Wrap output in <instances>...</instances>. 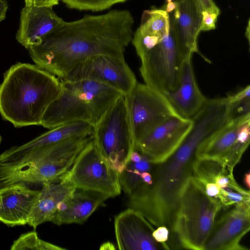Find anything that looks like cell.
<instances>
[{
  "label": "cell",
  "instance_id": "cell-1",
  "mask_svg": "<svg viewBox=\"0 0 250 250\" xmlns=\"http://www.w3.org/2000/svg\"><path fill=\"white\" fill-rule=\"evenodd\" d=\"M134 19L126 9L63 21L28 49L36 64L60 79L87 58L104 54L125 59L133 35Z\"/></svg>",
  "mask_w": 250,
  "mask_h": 250
},
{
  "label": "cell",
  "instance_id": "cell-2",
  "mask_svg": "<svg viewBox=\"0 0 250 250\" xmlns=\"http://www.w3.org/2000/svg\"><path fill=\"white\" fill-rule=\"evenodd\" d=\"M204 139L196 129L189 131L179 148L164 162L153 164L152 183H143L130 195L128 206L153 226L171 228L180 193L191 174L196 148Z\"/></svg>",
  "mask_w": 250,
  "mask_h": 250
},
{
  "label": "cell",
  "instance_id": "cell-3",
  "mask_svg": "<svg viewBox=\"0 0 250 250\" xmlns=\"http://www.w3.org/2000/svg\"><path fill=\"white\" fill-rule=\"evenodd\" d=\"M61 80L37 65L17 62L0 84V114L15 127L41 125L49 105L57 97Z\"/></svg>",
  "mask_w": 250,
  "mask_h": 250
},
{
  "label": "cell",
  "instance_id": "cell-4",
  "mask_svg": "<svg viewBox=\"0 0 250 250\" xmlns=\"http://www.w3.org/2000/svg\"><path fill=\"white\" fill-rule=\"evenodd\" d=\"M57 97L49 105L41 125L52 129L72 122H84L93 126L122 94L93 81L61 80Z\"/></svg>",
  "mask_w": 250,
  "mask_h": 250
},
{
  "label": "cell",
  "instance_id": "cell-5",
  "mask_svg": "<svg viewBox=\"0 0 250 250\" xmlns=\"http://www.w3.org/2000/svg\"><path fill=\"white\" fill-rule=\"evenodd\" d=\"M222 206L191 174L181 190L170 229L183 249L204 250Z\"/></svg>",
  "mask_w": 250,
  "mask_h": 250
},
{
  "label": "cell",
  "instance_id": "cell-6",
  "mask_svg": "<svg viewBox=\"0 0 250 250\" xmlns=\"http://www.w3.org/2000/svg\"><path fill=\"white\" fill-rule=\"evenodd\" d=\"M93 127L92 138L98 152L112 168L121 173L135 145L124 94Z\"/></svg>",
  "mask_w": 250,
  "mask_h": 250
},
{
  "label": "cell",
  "instance_id": "cell-7",
  "mask_svg": "<svg viewBox=\"0 0 250 250\" xmlns=\"http://www.w3.org/2000/svg\"><path fill=\"white\" fill-rule=\"evenodd\" d=\"M140 58V71L146 84L163 94L177 88L184 60L178 50L171 24L170 30Z\"/></svg>",
  "mask_w": 250,
  "mask_h": 250
},
{
  "label": "cell",
  "instance_id": "cell-8",
  "mask_svg": "<svg viewBox=\"0 0 250 250\" xmlns=\"http://www.w3.org/2000/svg\"><path fill=\"white\" fill-rule=\"evenodd\" d=\"M59 179L69 182L76 188L99 192L110 198L121 193L119 173L103 158L93 138L80 151L71 167Z\"/></svg>",
  "mask_w": 250,
  "mask_h": 250
},
{
  "label": "cell",
  "instance_id": "cell-9",
  "mask_svg": "<svg viewBox=\"0 0 250 250\" xmlns=\"http://www.w3.org/2000/svg\"><path fill=\"white\" fill-rule=\"evenodd\" d=\"M124 95L135 143L168 118L178 115L163 93L146 84L137 82Z\"/></svg>",
  "mask_w": 250,
  "mask_h": 250
},
{
  "label": "cell",
  "instance_id": "cell-10",
  "mask_svg": "<svg viewBox=\"0 0 250 250\" xmlns=\"http://www.w3.org/2000/svg\"><path fill=\"white\" fill-rule=\"evenodd\" d=\"M61 80L93 81L106 85L124 95L128 93L137 82L125 59L104 54L87 58Z\"/></svg>",
  "mask_w": 250,
  "mask_h": 250
},
{
  "label": "cell",
  "instance_id": "cell-11",
  "mask_svg": "<svg viewBox=\"0 0 250 250\" xmlns=\"http://www.w3.org/2000/svg\"><path fill=\"white\" fill-rule=\"evenodd\" d=\"M191 119L172 116L153 129L135 147L153 164L164 162L181 146L192 126Z\"/></svg>",
  "mask_w": 250,
  "mask_h": 250
},
{
  "label": "cell",
  "instance_id": "cell-12",
  "mask_svg": "<svg viewBox=\"0 0 250 250\" xmlns=\"http://www.w3.org/2000/svg\"><path fill=\"white\" fill-rule=\"evenodd\" d=\"M250 229V204H238L215 220L204 250H247L240 242Z\"/></svg>",
  "mask_w": 250,
  "mask_h": 250
},
{
  "label": "cell",
  "instance_id": "cell-13",
  "mask_svg": "<svg viewBox=\"0 0 250 250\" xmlns=\"http://www.w3.org/2000/svg\"><path fill=\"white\" fill-rule=\"evenodd\" d=\"M168 12L174 39L183 59L199 53L197 39L202 20V10L196 0H176Z\"/></svg>",
  "mask_w": 250,
  "mask_h": 250
},
{
  "label": "cell",
  "instance_id": "cell-14",
  "mask_svg": "<svg viewBox=\"0 0 250 250\" xmlns=\"http://www.w3.org/2000/svg\"><path fill=\"white\" fill-rule=\"evenodd\" d=\"M114 229L117 245L121 250H158L153 238V226L137 210L128 208L115 216Z\"/></svg>",
  "mask_w": 250,
  "mask_h": 250
},
{
  "label": "cell",
  "instance_id": "cell-15",
  "mask_svg": "<svg viewBox=\"0 0 250 250\" xmlns=\"http://www.w3.org/2000/svg\"><path fill=\"white\" fill-rule=\"evenodd\" d=\"M63 21L52 7L25 5L21 11L16 39L28 49L38 44Z\"/></svg>",
  "mask_w": 250,
  "mask_h": 250
},
{
  "label": "cell",
  "instance_id": "cell-16",
  "mask_svg": "<svg viewBox=\"0 0 250 250\" xmlns=\"http://www.w3.org/2000/svg\"><path fill=\"white\" fill-rule=\"evenodd\" d=\"M39 193L22 183L0 188V222L11 227L28 224Z\"/></svg>",
  "mask_w": 250,
  "mask_h": 250
},
{
  "label": "cell",
  "instance_id": "cell-17",
  "mask_svg": "<svg viewBox=\"0 0 250 250\" xmlns=\"http://www.w3.org/2000/svg\"><path fill=\"white\" fill-rule=\"evenodd\" d=\"M163 94L175 112L184 118L191 119L204 106L207 98L198 86L192 57L186 59L182 63L177 88Z\"/></svg>",
  "mask_w": 250,
  "mask_h": 250
},
{
  "label": "cell",
  "instance_id": "cell-18",
  "mask_svg": "<svg viewBox=\"0 0 250 250\" xmlns=\"http://www.w3.org/2000/svg\"><path fill=\"white\" fill-rule=\"evenodd\" d=\"M72 164L68 158L41 163L18 169H0V188L23 183L26 185L54 182L65 173Z\"/></svg>",
  "mask_w": 250,
  "mask_h": 250
},
{
  "label": "cell",
  "instance_id": "cell-19",
  "mask_svg": "<svg viewBox=\"0 0 250 250\" xmlns=\"http://www.w3.org/2000/svg\"><path fill=\"white\" fill-rule=\"evenodd\" d=\"M58 183L44 182L34 203L28 225L35 229L45 222H50L57 210L58 204L65 200L74 192L76 188L65 180Z\"/></svg>",
  "mask_w": 250,
  "mask_h": 250
},
{
  "label": "cell",
  "instance_id": "cell-20",
  "mask_svg": "<svg viewBox=\"0 0 250 250\" xmlns=\"http://www.w3.org/2000/svg\"><path fill=\"white\" fill-rule=\"evenodd\" d=\"M109 198L99 192L76 188L65 200L66 209L56 212L50 222L58 226L83 224L99 206Z\"/></svg>",
  "mask_w": 250,
  "mask_h": 250
},
{
  "label": "cell",
  "instance_id": "cell-21",
  "mask_svg": "<svg viewBox=\"0 0 250 250\" xmlns=\"http://www.w3.org/2000/svg\"><path fill=\"white\" fill-rule=\"evenodd\" d=\"M249 119L250 113L228 122L198 146L195 153V158L216 160L224 165L235 143L240 125Z\"/></svg>",
  "mask_w": 250,
  "mask_h": 250
},
{
  "label": "cell",
  "instance_id": "cell-22",
  "mask_svg": "<svg viewBox=\"0 0 250 250\" xmlns=\"http://www.w3.org/2000/svg\"><path fill=\"white\" fill-rule=\"evenodd\" d=\"M226 167L216 160L195 158L192 164L191 175L203 186L209 196L217 198L220 188L215 184V178Z\"/></svg>",
  "mask_w": 250,
  "mask_h": 250
},
{
  "label": "cell",
  "instance_id": "cell-23",
  "mask_svg": "<svg viewBox=\"0 0 250 250\" xmlns=\"http://www.w3.org/2000/svg\"><path fill=\"white\" fill-rule=\"evenodd\" d=\"M153 164L149 158L142 154L137 161L129 159L123 171L119 173L122 189L128 196L143 183L142 176L144 172H151Z\"/></svg>",
  "mask_w": 250,
  "mask_h": 250
},
{
  "label": "cell",
  "instance_id": "cell-24",
  "mask_svg": "<svg viewBox=\"0 0 250 250\" xmlns=\"http://www.w3.org/2000/svg\"><path fill=\"white\" fill-rule=\"evenodd\" d=\"M250 141V119H249L240 125L235 143L225 161L224 165L228 169L233 170L248 147Z\"/></svg>",
  "mask_w": 250,
  "mask_h": 250
},
{
  "label": "cell",
  "instance_id": "cell-25",
  "mask_svg": "<svg viewBox=\"0 0 250 250\" xmlns=\"http://www.w3.org/2000/svg\"><path fill=\"white\" fill-rule=\"evenodd\" d=\"M10 250H64L65 249L41 239L37 233L33 231L21 234L13 242Z\"/></svg>",
  "mask_w": 250,
  "mask_h": 250
},
{
  "label": "cell",
  "instance_id": "cell-26",
  "mask_svg": "<svg viewBox=\"0 0 250 250\" xmlns=\"http://www.w3.org/2000/svg\"><path fill=\"white\" fill-rule=\"evenodd\" d=\"M231 119L250 113V86L248 85L238 91L226 97Z\"/></svg>",
  "mask_w": 250,
  "mask_h": 250
},
{
  "label": "cell",
  "instance_id": "cell-27",
  "mask_svg": "<svg viewBox=\"0 0 250 250\" xmlns=\"http://www.w3.org/2000/svg\"><path fill=\"white\" fill-rule=\"evenodd\" d=\"M70 9L79 11H102L127 0H60Z\"/></svg>",
  "mask_w": 250,
  "mask_h": 250
},
{
  "label": "cell",
  "instance_id": "cell-28",
  "mask_svg": "<svg viewBox=\"0 0 250 250\" xmlns=\"http://www.w3.org/2000/svg\"><path fill=\"white\" fill-rule=\"evenodd\" d=\"M222 207H229L238 204H250V194L242 193L230 188H220L218 197Z\"/></svg>",
  "mask_w": 250,
  "mask_h": 250
},
{
  "label": "cell",
  "instance_id": "cell-29",
  "mask_svg": "<svg viewBox=\"0 0 250 250\" xmlns=\"http://www.w3.org/2000/svg\"><path fill=\"white\" fill-rule=\"evenodd\" d=\"M169 229L164 226L158 227L152 232V235L154 239L158 243H160L165 249H170L166 242L168 239L169 235Z\"/></svg>",
  "mask_w": 250,
  "mask_h": 250
},
{
  "label": "cell",
  "instance_id": "cell-30",
  "mask_svg": "<svg viewBox=\"0 0 250 250\" xmlns=\"http://www.w3.org/2000/svg\"><path fill=\"white\" fill-rule=\"evenodd\" d=\"M218 15L209 12H202V24L200 31H207L214 29L216 27Z\"/></svg>",
  "mask_w": 250,
  "mask_h": 250
},
{
  "label": "cell",
  "instance_id": "cell-31",
  "mask_svg": "<svg viewBox=\"0 0 250 250\" xmlns=\"http://www.w3.org/2000/svg\"><path fill=\"white\" fill-rule=\"evenodd\" d=\"M203 12H209L220 14V9L213 0H196Z\"/></svg>",
  "mask_w": 250,
  "mask_h": 250
},
{
  "label": "cell",
  "instance_id": "cell-32",
  "mask_svg": "<svg viewBox=\"0 0 250 250\" xmlns=\"http://www.w3.org/2000/svg\"><path fill=\"white\" fill-rule=\"evenodd\" d=\"M59 1L60 0H24L25 5L50 7L58 5Z\"/></svg>",
  "mask_w": 250,
  "mask_h": 250
},
{
  "label": "cell",
  "instance_id": "cell-33",
  "mask_svg": "<svg viewBox=\"0 0 250 250\" xmlns=\"http://www.w3.org/2000/svg\"><path fill=\"white\" fill-rule=\"evenodd\" d=\"M8 7V4L6 0H0V21L6 18V14Z\"/></svg>",
  "mask_w": 250,
  "mask_h": 250
},
{
  "label": "cell",
  "instance_id": "cell-34",
  "mask_svg": "<svg viewBox=\"0 0 250 250\" xmlns=\"http://www.w3.org/2000/svg\"><path fill=\"white\" fill-rule=\"evenodd\" d=\"M115 249L114 246L110 242L104 243L100 248V250H113Z\"/></svg>",
  "mask_w": 250,
  "mask_h": 250
},
{
  "label": "cell",
  "instance_id": "cell-35",
  "mask_svg": "<svg viewBox=\"0 0 250 250\" xmlns=\"http://www.w3.org/2000/svg\"><path fill=\"white\" fill-rule=\"evenodd\" d=\"M250 172L246 173L244 177V183L246 186V187L249 189L250 187Z\"/></svg>",
  "mask_w": 250,
  "mask_h": 250
},
{
  "label": "cell",
  "instance_id": "cell-36",
  "mask_svg": "<svg viewBox=\"0 0 250 250\" xmlns=\"http://www.w3.org/2000/svg\"><path fill=\"white\" fill-rule=\"evenodd\" d=\"M250 20H249L248 22V25H247V26L246 27V33H245L246 37L247 38V39L248 40V42H249V43H250Z\"/></svg>",
  "mask_w": 250,
  "mask_h": 250
},
{
  "label": "cell",
  "instance_id": "cell-37",
  "mask_svg": "<svg viewBox=\"0 0 250 250\" xmlns=\"http://www.w3.org/2000/svg\"><path fill=\"white\" fill-rule=\"evenodd\" d=\"M1 141H2V137L0 134V144H1Z\"/></svg>",
  "mask_w": 250,
  "mask_h": 250
},
{
  "label": "cell",
  "instance_id": "cell-38",
  "mask_svg": "<svg viewBox=\"0 0 250 250\" xmlns=\"http://www.w3.org/2000/svg\"><path fill=\"white\" fill-rule=\"evenodd\" d=\"M167 2H171V1H172L173 0H166Z\"/></svg>",
  "mask_w": 250,
  "mask_h": 250
},
{
  "label": "cell",
  "instance_id": "cell-39",
  "mask_svg": "<svg viewBox=\"0 0 250 250\" xmlns=\"http://www.w3.org/2000/svg\"><path fill=\"white\" fill-rule=\"evenodd\" d=\"M1 197H0V206H1Z\"/></svg>",
  "mask_w": 250,
  "mask_h": 250
}]
</instances>
